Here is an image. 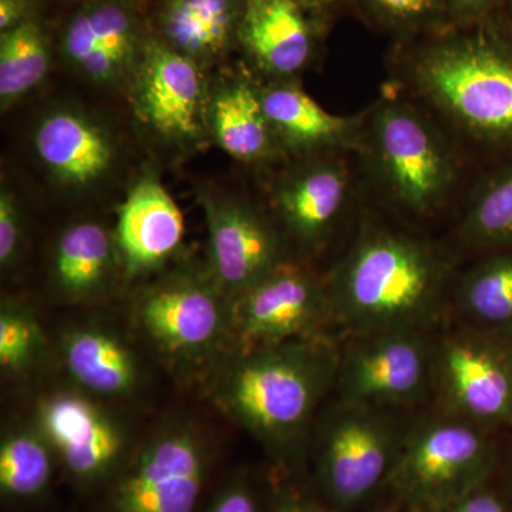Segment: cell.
Returning <instances> with one entry per match:
<instances>
[{
    "mask_svg": "<svg viewBox=\"0 0 512 512\" xmlns=\"http://www.w3.org/2000/svg\"><path fill=\"white\" fill-rule=\"evenodd\" d=\"M338 369L322 338L291 340L231 350L202 387L221 416L284 460L309 444Z\"/></svg>",
    "mask_w": 512,
    "mask_h": 512,
    "instance_id": "cell-1",
    "label": "cell"
},
{
    "mask_svg": "<svg viewBox=\"0 0 512 512\" xmlns=\"http://www.w3.org/2000/svg\"><path fill=\"white\" fill-rule=\"evenodd\" d=\"M421 96L471 137L512 143V39L494 22L402 42Z\"/></svg>",
    "mask_w": 512,
    "mask_h": 512,
    "instance_id": "cell-2",
    "label": "cell"
},
{
    "mask_svg": "<svg viewBox=\"0 0 512 512\" xmlns=\"http://www.w3.org/2000/svg\"><path fill=\"white\" fill-rule=\"evenodd\" d=\"M124 322L154 362L204 386L232 349V299L207 264L165 268L128 296Z\"/></svg>",
    "mask_w": 512,
    "mask_h": 512,
    "instance_id": "cell-3",
    "label": "cell"
},
{
    "mask_svg": "<svg viewBox=\"0 0 512 512\" xmlns=\"http://www.w3.org/2000/svg\"><path fill=\"white\" fill-rule=\"evenodd\" d=\"M444 268L417 239L377 231L363 235L326 286L332 315L359 336L420 330L440 305Z\"/></svg>",
    "mask_w": 512,
    "mask_h": 512,
    "instance_id": "cell-4",
    "label": "cell"
},
{
    "mask_svg": "<svg viewBox=\"0 0 512 512\" xmlns=\"http://www.w3.org/2000/svg\"><path fill=\"white\" fill-rule=\"evenodd\" d=\"M217 431L200 414H165L104 488L101 512H197L220 457Z\"/></svg>",
    "mask_w": 512,
    "mask_h": 512,
    "instance_id": "cell-5",
    "label": "cell"
},
{
    "mask_svg": "<svg viewBox=\"0 0 512 512\" xmlns=\"http://www.w3.org/2000/svg\"><path fill=\"white\" fill-rule=\"evenodd\" d=\"M30 413L52 444L64 476L83 490H104L146 431L133 410L96 399L64 379L42 383Z\"/></svg>",
    "mask_w": 512,
    "mask_h": 512,
    "instance_id": "cell-6",
    "label": "cell"
},
{
    "mask_svg": "<svg viewBox=\"0 0 512 512\" xmlns=\"http://www.w3.org/2000/svg\"><path fill=\"white\" fill-rule=\"evenodd\" d=\"M487 431L456 414L421 420L403 434L387 481L410 507L439 510L487 483L495 466Z\"/></svg>",
    "mask_w": 512,
    "mask_h": 512,
    "instance_id": "cell-7",
    "label": "cell"
},
{
    "mask_svg": "<svg viewBox=\"0 0 512 512\" xmlns=\"http://www.w3.org/2000/svg\"><path fill=\"white\" fill-rule=\"evenodd\" d=\"M383 410L339 400L313 424L320 493L336 510L356 507L389 480L403 434Z\"/></svg>",
    "mask_w": 512,
    "mask_h": 512,
    "instance_id": "cell-8",
    "label": "cell"
},
{
    "mask_svg": "<svg viewBox=\"0 0 512 512\" xmlns=\"http://www.w3.org/2000/svg\"><path fill=\"white\" fill-rule=\"evenodd\" d=\"M370 157L387 194L416 215L436 211L456 181V164L439 130L410 104L384 100L369 127Z\"/></svg>",
    "mask_w": 512,
    "mask_h": 512,
    "instance_id": "cell-9",
    "label": "cell"
},
{
    "mask_svg": "<svg viewBox=\"0 0 512 512\" xmlns=\"http://www.w3.org/2000/svg\"><path fill=\"white\" fill-rule=\"evenodd\" d=\"M128 83L134 116L158 143L190 151L210 140L207 70L153 32Z\"/></svg>",
    "mask_w": 512,
    "mask_h": 512,
    "instance_id": "cell-10",
    "label": "cell"
},
{
    "mask_svg": "<svg viewBox=\"0 0 512 512\" xmlns=\"http://www.w3.org/2000/svg\"><path fill=\"white\" fill-rule=\"evenodd\" d=\"M53 342L59 376L96 399L136 410L150 389V355L124 319L79 318L64 325Z\"/></svg>",
    "mask_w": 512,
    "mask_h": 512,
    "instance_id": "cell-11",
    "label": "cell"
},
{
    "mask_svg": "<svg viewBox=\"0 0 512 512\" xmlns=\"http://www.w3.org/2000/svg\"><path fill=\"white\" fill-rule=\"evenodd\" d=\"M451 414L487 430L512 429V342L500 333H457L434 355Z\"/></svg>",
    "mask_w": 512,
    "mask_h": 512,
    "instance_id": "cell-12",
    "label": "cell"
},
{
    "mask_svg": "<svg viewBox=\"0 0 512 512\" xmlns=\"http://www.w3.org/2000/svg\"><path fill=\"white\" fill-rule=\"evenodd\" d=\"M332 315L326 286L301 264L282 262L261 282L232 299V349L320 339Z\"/></svg>",
    "mask_w": 512,
    "mask_h": 512,
    "instance_id": "cell-13",
    "label": "cell"
},
{
    "mask_svg": "<svg viewBox=\"0 0 512 512\" xmlns=\"http://www.w3.org/2000/svg\"><path fill=\"white\" fill-rule=\"evenodd\" d=\"M434 373V356L420 330L360 336L339 360L340 400L387 409L416 402Z\"/></svg>",
    "mask_w": 512,
    "mask_h": 512,
    "instance_id": "cell-14",
    "label": "cell"
},
{
    "mask_svg": "<svg viewBox=\"0 0 512 512\" xmlns=\"http://www.w3.org/2000/svg\"><path fill=\"white\" fill-rule=\"evenodd\" d=\"M215 281L235 299L285 261L281 235L251 204L211 190L198 191Z\"/></svg>",
    "mask_w": 512,
    "mask_h": 512,
    "instance_id": "cell-15",
    "label": "cell"
},
{
    "mask_svg": "<svg viewBox=\"0 0 512 512\" xmlns=\"http://www.w3.org/2000/svg\"><path fill=\"white\" fill-rule=\"evenodd\" d=\"M133 0H87L60 37L63 59L97 86L130 82L148 36Z\"/></svg>",
    "mask_w": 512,
    "mask_h": 512,
    "instance_id": "cell-16",
    "label": "cell"
},
{
    "mask_svg": "<svg viewBox=\"0 0 512 512\" xmlns=\"http://www.w3.org/2000/svg\"><path fill=\"white\" fill-rule=\"evenodd\" d=\"M124 284L164 271L183 247V212L160 178L146 173L130 188L113 228Z\"/></svg>",
    "mask_w": 512,
    "mask_h": 512,
    "instance_id": "cell-17",
    "label": "cell"
},
{
    "mask_svg": "<svg viewBox=\"0 0 512 512\" xmlns=\"http://www.w3.org/2000/svg\"><path fill=\"white\" fill-rule=\"evenodd\" d=\"M322 20L296 0H245L238 46L258 72L291 80L315 57Z\"/></svg>",
    "mask_w": 512,
    "mask_h": 512,
    "instance_id": "cell-18",
    "label": "cell"
},
{
    "mask_svg": "<svg viewBox=\"0 0 512 512\" xmlns=\"http://www.w3.org/2000/svg\"><path fill=\"white\" fill-rule=\"evenodd\" d=\"M49 289L56 302L93 308L124 284L113 229L97 221L70 224L57 235L49 259Z\"/></svg>",
    "mask_w": 512,
    "mask_h": 512,
    "instance_id": "cell-19",
    "label": "cell"
},
{
    "mask_svg": "<svg viewBox=\"0 0 512 512\" xmlns=\"http://www.w3.org/2000/svg\"><path fill=\"white\" fill-rule=\"evenodd\" d=\"M33 144L50 177L70 190L94 187L116 165V143L110 131L79 110L50 111L37 124Z\"/></svg>",
    "mask_w": 512,
    "mask_h": 512,
    "instance_id": "cell-20",
    "label": "cell"
},
{
    "mask_svg": "<svg viewBox=\"0 0 512 512\" xmlns=\"http://www.w3.org/2000/svg\"><path fill=\"white\" fill-rule=\"evenodd\" d=\"M207 127L210 141L241 163H269L284 154L266 117L261 86L245 70L210 77Z\"/></svg>",
    "mask_w": 512,
    "mask_h": 512,
    "instance_id": "cell-21",
    "label": "cell"
},
{
    "mask_svg": "<svg viewBox=\"0 0 512 512\" xmlns=\"http://www.w3.org/2000/svg\"><path fill=\"white\" fill-rule=\"evenodd\" d=\"M348 192V171L342 164L315 161L302 165L276 187V215L299 244L313 248L335 227Z\"/></svg>",
    "mask_w": 512,
    "mask_h": 512,
    "instance_id": "cell-22",
    "label": "cell"
},
{
    "mask_svg": "<svg viewBox=\"0 0 512 512\" xmlns=\"http://www.w3.org/2000/svg\"><path fill=\"white\" fill-rule=\"evenodd\" d=\"M245 0H160L154 35L210 69L238 46Z\"/></svg>",
    "mask_w": 512,
    "mask_h": 512,
    "instance_id": "cell-23",
    "label": "cell"
},
{
    "mask_svg": "<svg viewBox=\"0 0 512 512\" xmlns=\"http://www.w3.org/2000/svg\"><path fill=\"white\" fill-rule=\"evenodd\" d=\"M262 104L284 153L316 154L353 146L362 121L340 117L319 106L292 80H271L261 86Z\"/></svg>",
    "mask_w": 512,
    "mask_h": 512,
    "instance_id": "cell-24",
    "label": "cell"
},
{
    "mask_svg": "<svg viewBox=\"0 0 512 512\" xmlns=\"http://www.w3.org/2000/svg\"><path fill=\"white\" fill-rule=\"evenodd\" d=\"M60 470L52 444L32 413L3 424L0 436V494L8 503H32L52 488Z\"/></svg>",
    "mask_w": 512,
    "mask_h": 512,
    "instance_id": "cell-25",
    "label": "cell"
},
{
    "mask_svg": "<svg viewBox=\"0 0 512 512\" xmlns=\"http://www.w3.org/2000/svg\"><path fill=\"white\" fill-rule=\"evenodd\" d=\"M0 370L15 382L57 372L55 342L28 302L3 296L0 302Z\"/></svg>",
    "mask_w": 512,
    "mask_h": 512,
    "instance_id": "cell-26",
    "label": "cell"
},
{
    "mask_svg": "<svg viewBox=\"0 0 512 512\" xmlns=\"http://www.w3.org/2000/svg\"><path fill=\"white\" fill-rule=\"evenodd\" d=\"M50 43L39 20L29 18L0 33V106L5 111L45 80Z\"/></svg>",
    "mask_w": 512,
    "mask_h": 512,
    "instance_id": "cell-27",
    "label": "cell"
},
{
    "mask_svg": "<svg viewBox=\"0 0 512 512\" xmlns=\"http://www.w3.org/2000/svg\"><path fill=\"white\" fill-rule=\"evenodd\" d=\"M461 305L488 332L512 330V254L498 255L474 268L460 289Z\"/></svg>",
    "mask_w": 512,
    "mask_h": 512,
    "instance_id": "cell-28",
    "label": "cell"
},
{
    "mask_svg": "<svg viewBox=\"0 0 512 512\" xmlns=\"http://www.w3.org/2000/svg\"><path fill=\"white\" fill-rule=\"evenodd\" d=\"M363 18L400 42L433 35L450 26L448 0H350Z\"/></svg>",
    "mask_w": 512,
    "mask_h": 512,
    "instance_id": "cell-29",
    "label": "cell"
},
{
    "mask_svg": "<svg viewBox=\"0 0 512 512\" xmlns=\"http://www.w3.org/2000/svg\"><path fill=\"white\" fill-rule=\"evenodd\" d=\"M464 235L480 247H512V167L478 194L464 222Z\"/></svg>",
    "mask_w": 512,
    "mask_h": 512,
    "instance_id": "cell-30",
    "label": "cell"
},
{
    "mask_svg": "<svg viewBox=\"0 0 512 512\" xmlns=\"http://www.w3.org/2000/svg\"><path fill=\"white\" fill-rule=\"evenodd\" d=\"M26 247V218L9 188L0 191V269L10 274L22 264Z\"/></svg>",
    "mask_w": 512,
    "mask_h": 512,
    "instance_id": "cell-31",
    "label": "cell"
},
{
    "mask_svg": "<svg viewBox=\"0 0 512 512\" xmlns=\"http://www.w3.org/2000/svg\"><path fill=\"white\" fill-rule=\"evenodd\" d=\"M204 512H264L254 485L247 477H232L218 488Z\"/></svg>",
    "mask_w": 512,
    "mask_h": 512,
    "instance_id": "cell-32",
    "label": "cell"
},
{
    "mask_svg": "<svg viewBox=\"0 0 512 512\" xmlns=\"http://www.w3.org/2000/svg\"><path fill=\"white\" fill-rule=\"evenodd\" d=\"M269 512H340L326 500L298 485H279L272 494Z\"/></svg>",
    "mask_w": 512,
    "mask_h": 512,
    "instance_id": "cell-33",
    "label": "cell"
},
{
    "mask_svg": "<svg viewBox=\"0 0 512 512\" xmlns=\"http://www.w3.org/2000/svg\"><path fill=\"white\" fill-rule=\"evenodd\" d=\"M433 512H512V508L484 484Z\"/></svg>",
    "mask_w": 512,
    "mask_h": 512,
    "instance_id": "cell-34",
    "label": "cell"
},
{
    "mask_svg": "<svg viewBox=\"0 0 512 512\" xmlns=\"http://www.w3.org/2000/svg\"><path fill=\"white\" fill-rule=\"evenodd\" d=\"M448 3L450 26H470L493 18L501 0H448Z\"/></svg>",
    "mask_w": 512,
    "mask_h": 512,
    "instance_id": "cell-35",
    "label": "cell"
},
{
    "mask_svg": "<svg viewBox=\"0 0 512 512\" xmlns=\"http://www.w3.org/2000/svg\"><path fill=\"white\" fill-rule=\"evenodd\" d=\"M32 2L33 0H0V33L8 32L32 18Z\"/></svg>",
    "mask_w": 512,
    "mask_h": 512,
    "instance_id": "cell-36",
    "label": "cell"
},
{
    "mask_svg": "<svg viewBox=\"0 0 512 512\" xmlns=\"http://www.w3.org/2000/svg\"><path fill=\"white\" fill-rule=\"evenodd\" d=\"M296 2L301 3L303 8L308 9L318 18L326 19L332 10L342 5H348L350 0H296Z\"/></svg>",
    "mask_w": 512,
    "mask_h": 512,
    "instance_id": "cell-37",
    "label": "cell"
},
{
    "mask_svg": "<svg viewBox=\"0 0 512 512\" xmlns=\"http://www.w3.org/2000/svg\"><path fill=\"white\" fill-rule=\"evenodd\" d=\"M490 20L512 39V0H501L497 12Z\"/></svg>",
    "mask_w": 512,
    "mask_h": 512,
    "instance_id": "cell-38",
    "label": "cell"
},
{
    "mask_svg": "<svg viewBox=\"0 0 512 512\" xmlns=\"http://www.w3.org/2000/svg\"><path fill=\"white\" fill-rule=\"evenodd\" d=\"M508 485H510V491L512 494V460L510 464V471H508Z\"/></svg>",
    "mask_w": 512,
    "mask_h": 512,
    "instance_id": "cell-39",
    "label": "cell"
},
{
    "mask_svg": "<svg viewBox=\"0 0 512 512\" xmlns=\"http://www.w3.org/2000/svg\"><path fill=\"white\" fill-rule=\"evenodd\" d=\"M84 2H87V0H84Z\"/></svg>",
    "mask_w": 512,
    "mask_h": 512,
    "instance_id": "cell-40",
    "label": "cell"
}]
</instances>
